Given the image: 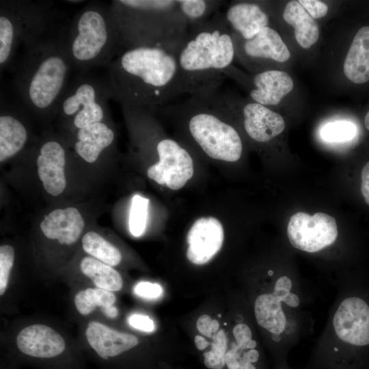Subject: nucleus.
Instances as JSON below:
<instances>
[{"label": "nucleus", "instance_id": "nucleus-1", "mask_svg": "<svg viewBox=\"0 0 369 369\" xmlns=\"http://www.w3.org/2000/svg\"><path fill=\"white\" fill-rule=\"evenodd\" d=\"M107 66L111 95L122 107L152 113L184 94L177 53L166 48L123 49Z\"/></svg>", "mask_w": 369, "mask_h": 369}, {"label": "nucleus", "instance_id": "nucleus-2", "mask_svg": "<svg viewBox=\"0 0 369 369\" xmlns=\"http://www.w3.org/2000/svg\"><path fill=\"white\" fill-rule=\"evenodd\" d=\"M328 318L312 348V369H361L369 348V302L337 279Z\"/></svg>", "mask_w": 369, "mask_h": 369}, {"label": "nucleus", "instance_id": "nucleus-3", "mask_svg": "<svg viewBox=\"0 0 369 369\" xmlns=\"http://www.w3.org/2000/svg\"><path fill=\"white\" fill-rule=\"evenodd\" d=\"M236 55L232 33L223 12L189 29L178 54L184 94L208 96L218 92Z\"/></svg>", "mask_w": 369, "mask_h": 369}, {"label": "nucleus", "instance_id": "nucleus-4", "mask_svg": "<svg viewBox=\"0 0 369 369\" xmlns=\"http://www.w3.org/2000/svg\"><path fill=\"white\" fill-rule=\"evenodd\" d=\"M111 9L122 50L161 46L178 54L189 31L176 0L115 1Z\"/></svg>", "mask_w": 369, "mask_h": 369}, {"label": "nucleus", "instance_id": "nucleus-5", "mask_svg": "<svg viewBox=\"0 0 369 369\" xmlns=\"http://www.w3.org/2000/svg\"><path fill=\"white\" fill-rule=\"evenodd\" d=\"M159 111L185 124L189 136L210 158L227 162L241 158L242 139L229 122L232 112L220 92L208 96H190Z\"/></svg>", "mask_w": 369, "mask_h": 369}, {"label": "nucleus", "instance_id": "nucleus-6", "mask_svg": "<svg viewBox=\"0 0 369 369\" xmlns=\"http://www.w3.org/2000/svg\"><path fill=\"white\" fill-rule=\"evenodd\" d=\"M2 355L18 367L38 369H88L77 339L52 322L26 320L13 327Z\"/></svg>", "mask_w": 369, "mask_h": 369}, {"label": "nucleus", "instance_id": "nucleus-7", "mask_svg": "<svg viewBox=\"0 0 369 369\" xmlns=\"http://www.w3.org/2000/svg\"><path fill=\"white\" fill-rule=\"evenodd\" d=\"M71 65L62 41L39 37L29 42L16 85L25 107L40 113L59 107Z\"/></svg>", "mask_w": 369, "mask_h": 369}, {"label": "nucleus", "instance_id": "nucleus-8", "mask_svg": "<svg viewBox=\"0 0 369 369\" xmlns=\"http://www.w3.org/2000/svg\"><path fill=\"white\" fill-rule=\"evenodd\" d=\"M62 44L71 64L78 68L107 65L122 51L111 9L96 3L83 8Z\"/></svg>", "mask_w": 369, "mask_h": 369}, {"label": "nucleus", "instance_id": "nucleus-9", "mask_svg": "<svg viewBox=\"0 0 369 369\" xmlns=\"http://www.w3.org/2000/svg\"><path fill=\"white\" fill-rule=\"evenodd\" d=\"M70 91L64 94L59 108L66 116H73L78 129L101 122L105 116L107 96H111L109 83L89 77H79Z\"/></svg>", "mask_w": 369, "mask_h": 369}, {"label": "nucleus", "instance_id": "nucleus-10", "mask_svg": "<svg viewBox=\"0 0 369 369\" xmlns=\"http://www.w3.org/2000/svg\"><path fill=\"white\" fill-rule=\"evenodd\" d=\"M287 236L293 248L314 254L331 247L338 237L336 219L323 213L313 215L299 212L290 219Z\"/></svg>", "mask_w": 369, "mask_h": 369}, {"label": "nucleus", "instance_id": "nucleus-11", "mask_svg": "<svg viewBox=\"0 0 369 369\" xmlns=\"http://www.w3.org/2000/svg\"><path fill=\"white\" fill-rule=\"evenodd\" d=\"M156 150L159 160L148 168V176L171 189H180L193 174L191 154L176 141L167 137L157 142Z\"/></svg>", "mask_w": 369, "mask_h": 369}, {"label": "nucleus", "instance_id": "nucleus-12", "mask_svg": "<svg viewBox=\"0 0 369 369\" xmlns=\"http://www.w3.org/2000/svg\"><path fill=\"white\" fill-rule=\"evenodd\" d=\"M220 94L225 102L239 108L245 132L255 141L268 142L284 130L282 116L269 107L254 101L238 102L232 95Z\"/></svg>", "mask_w": 369, "mask_h": 369}, {"label": "nucleus", "instance_id": "nucleus-13", "mask_svg": "<svg viewBox=\"0 0 369 369\" xmlns=\"http://www.w3.org/2000/svg\"><path fill=\"white\" fill-rule=\"evenodd\" d=\"M223 238V226L217 219L213 217L198 219L187 234L188 260L195 264L207 263L221 248Z\"/></svg>", "mask_w": 369, "mask_h": 369}, {"label": "nucleus", "instance_id": "nucleus-14", "mask_svg": "<svg viewBox=\"0 0 369 369\" xmlns=\"http://www.w3.org/2000/svg\"><path fill=\"white\" fill-rule=\"evenodd\" d=\"M236 54L249 60L285 62L290 53L279 34L270 27L261 29L253 38L243 40L233 34Z\"/></svg>", "mask_w": 369, "mask_h": 369}, {"label": "nucleus", "instance_id": "nucleus-15", "mask_svg": "<svg viewBox=\"0 0 369 369\" xmlns=\"http://www.w3.org/2000/svg\"><path fill=\"white\" fill-rule=\"evenodd\" d=\"M223 14L232 34L243 40L253 38L261 29L269 27L268 14L256 3L232 2Z\"/></svg>", "mask_w": 369, "mask_h": 369}, {"label": "nucleus", "instance_id": "nucleus-16", "mask_svg": "<svg viewBox=\"0 0 369 369\" xmlns=\"http://www.w3.org/2000/svg\"><path fill=\"white\" fill-rule=\"evenodd\" d=\"M84 225V220L79 210L68 207L51 211L44 216L40 226L48 239L57 241L60 245L69 246L79 240Z\"/></svg>", "mask_w": 369, "mask_h": 369}, {"label": "nucleus", "instance_id": "nucleus-17", "mask_svg": "<svg viewBox=\"0 0 369 369\" xmlns=\"http://www.w3.org/2000/svg\"><path fill=\"white\" fill-rule=\"evenodd\" d=\"M38 173L44 189L52 195L62 193L66 188L65 151L55 141L44 144L37 159Z\"/></svg>", "mask_w": 369, "mask_h": 369}, {"label": "nucleus", "instance_id": "nucleus-18", "mask_svg": "<svg viewBox=\"0 0 369 369\" xmlns=\"http://www.w3.org/2000/svg\"><path fill=\"white\" fill-rule=\"evenodd\" d=\"M251 84L249 96L254 102L266 107L278 105L294 86L290 76L277 70H266L256 74L251 79Z\"/></svg>", "mask_w": 369, "mask_h": 369}, {"label": "nucleus", "instance_id": "nucleus-19", "mask_svg": "<svg viewBox=\"0 0 369 369\" xmlns=\"http://www.w3.org/2000/svg\"><path fill=\"white\" fill-rule=\"evenodd\" d=\"M346 77L354 83L369 81V27L360 28L355 34L343 66Z\"/></svg>", "mask_w": 369, "mask_h": 369}, {"label": "nucleus", "instance_id": "nucleus-20", "mask_svg": "<svg viewBox=\"0 0 369 369\" xmlns=\"http://www.w3.org/2000/svg\"><path fill=\"white\" fill-rule=\"evenodd\" d=\"M114 136L113 130L105 123H94L78 129L74 150L86 162L94 163L100 152L112 144Z\"/></svg>", "mask_w": 369, "mask_h": 369}, {"label": "nucleus", "instance_id": "nucleus-21", "mask_svg": "<svg viewBox=\"0 0 369 369\" xmlns=\"http://www.w3.org/2000/svg\"><path fill=\"white\" fill-rule=\"evenodd\" d=\"M79 270L87 280L83 287H94L113 292L120 291L123 287V279L118 271L92 256H85L81 260Z\"/></svg>", "mask_w": 369, "mask_h": 369}, {"label": "nucleus", "instance_id": "nucleus-22", "mask_svg": "<svg viewBox=\"0 0 369 369\" xmlns=\"http://www.w3.org/2000/svg\"><path fill=\"white\" fill-rule=\"evenodd\" d=\"M283 18L294 27L295 39L302 48L309 49L318 41V26L299 1H290L286 4Z\"/></svg>", "mask_w": 369, "mask_h": 369}, {"label": "nucleus", "instance_id": "nucleus-23", "mask_svg": "<svg viewBox=\"0 0 369 369\" xmlns=\"http://www.w3.org/2000/svg\"><path fill=\"white\" fill-rule=\"evenodd\" d=\"M27 139V130L23 124L10 113L0 116V161L18 153L25 146Z\"/></svg>", "mask_w": 369, "mask_h": 369}, {"label": "nucleus", "instance_id": "nucleus-24", "mask_svg": "<svg viewBox=\"0 0 369 369\" xmlns=\"http://www.w3.org/2000/svg\"><path fill=\"white\" fill-rule=\"evenodd\" d=\"M116 297L114 292L94 287L79 288L73 297V305L81 316H90L98 310L102 315L114 305Z\"/></svg>", "mask_w": 369, "mask_h": 369}, {"label": "nucleus", "instance_id": "nucleus-25", "mask_svg": "<svg viewBox=\"0 0 369 369\" xmlns=\"http://www.w3.org/2000/svg\"><path fill=\"white\" fill-rule=\"evenodd\" d=\"M223 2L221 0H176L178 10L189 29L210 20L219 12Z\"/></svg>", "mask_w": 369, "mask_h": 369}, {"label": "nucleus", "instance_id": "nucleus-26", "mask_svg": "<svg viewBox=\"0 0 369 369\" xmlns=\"http://www.w3.org/2000/svg\"><path fill=\"white\" fill-rule=\"evenodd\" d=\"M82 247L90 256L112 267L122 260L120 250L96 232L90 231L83 235Z\"/></svg>", "mask_w": 369, "mask_h": 369}, {"label": "nucleus", "instance_id": "nucleus-27", "mask_svg": "<svg viewBox=\"0 0 369 369\" xmlns=\"http://www.w3.org/2000/svg\"><path fill=\"white\" fill-rule=\"evenodd\" d=\"M17 44L10 17L5 10L1 7L0 14V65L1 69L10 63Z\"/></svg>", "mask_w": 369, "mask_h": 369}, {"label": "nucleus", "instance_id": "nucleus-28", "mask_svg": "<svg viewBox=\"0 0 369 369\" xmlns=\"http://www.w3.org/2000/svg\"><path fill=\"white\" fill-rule=\"evenodd\" d=\"M15 251L8 244L0 246V297L1 303L12 295V274L14 264Z\"/></svg>", "mask_w": 369, "mask_h": 369}, {"label": "nucleus", "instance_id": "nucleus-29", "mask_svg": "<svg viewBox=\"0 0 369 369\" xmlns=\"http://www.w3.org/2000/svg\"><path fill=\"white\" fill-rule=\"evenodd\" d=\"M149 200L139 195L133 197L129 216V230L136 237L141 236L146 227Z\"/></svg>", "mask_w": 369, "mask_h": 369}, {"label": "nucleus", "instance_id": "nucleus-30", "mask_svg": "<svg viewBox=\"0 0 369 369\" xmlns=\"http://www.w3.org/2000/svg\"><path fill=\"white\" fill-rule=\"evenodd\" d=\"M228 340L226 333L221 329L213 336L211 351L204 353V364L210 369H222L225 365Z\"/></svg>", "mask_w": 369, "mask_h": 369}, {"label": "nucleus", "instance_id": "nucleus-31", "mask_svg": "<svg viewBox=\"0 0 369 369\" xmlns=\"http://www.w3.org/2000/svg\"><path fill=\"white\" fill-rule=\"evenodd\" d=\"M355 126L346 121L328 123L321 131L322 137L329 142H342L349 140L355 135Z\"/></svg>", "mask_w": 369, "mask_h": 369}, {"label": "nucleus", "instance_id": "nucleus-32", "mask_svg": "<svg viewBox=\"0 0 369 369\" xmlns=\"http://www.w3.org/2000/svg\"><path fill=\"white\" fill-rule=\"evenodd\" d=\"M162 292L163 289L160 285L148 282H141L134 287L135 295L144 298H156Z\"/></svg>", "mask_w": 369, "mask_h": 369}, {"label": "nucleus", "instance_id": "nucleus-33", "mask_svg": "<svg viewBox=\"0 0 369 369\" xmlns=\"http://www.w3.org/2000/svg\"><path fill=\"white\" fill-rule=\"evenodd\" d=\"M299 3L313 18L325 16L328 12L327 5L318 0H299Z\"/></svg>", "mask_w": 369, "mask_h": 369}, {"label": "nucleus", "instance_id": "nucleus-34", "mask_svg": "<svg viewBox=\"0 0 369 369\" xmlns=\"http://www.w3.org/2000/svg\"><path fill=\"white\" fill-rule=\"evenodd\" d=\"M129 325L139 330L151 332L154 329L153 320L148 316L139 314H133L128 317Z\"/></svg>", "mask_w": 369, "mask_h": 369}, {"label": "nucleus", "instance_id": "nucleus-35", "mask_svg": "<svg viewBox=\"0 0 369 369\" xmlns=\"http://www.w3.org/2000/svg\"><path fill=\"white\" fill-rule=\"evenodd\" d=\"M361 192L365 202L369 205V161L364 166L361 174Z\"/></svg>", "mask_w": 369, "mask_h": 369}, {"label": "nucleus", "instance_id": "nucleus-36", "mask_svg": "<svg viewBox=\"0 0 369 369\" xmlns=\"http://www.w3.org/2000/svg\"><path fill=\"white\" fill-rule=\"evenodd\" d=\"M212 320H213L211 318L206 314L202 315L197 320V328L198 331L202 334L208 338H211L213 336V333L211 331Z\"/></svg>", "mask_w": 369, "mask_h": 369}, {"label": "nucleus", "instance_id": "nucleus-37", "mask_svg": "<svg viewBox=\"0 0 369 369\" xmlns=\"http://www.w3.org/2000/svg\"><path fill=\"white\" fill-rule=\"evenodd\" d=\"M194 342L198 350H204L209 345V342L200 336H196L194 338Z\"/></svg>", "mask_w": 369, "mask_h": 369}, {"label": "nucleus", "instance_id": "nucleus-38", "mask_svg": "<svg viewBox=\"0 0 369 369\" xmlns=\"http://www.w3.org/2000/svg\"><path fill=\"white\" fill-rule=\"evenodd\" d=\"M18 367L8 361L4 357H1V369H17Z\"/></svg>", "mask_w": 369, "mask_h": 369}, {"label": "nucleus", "instance_id": "nucleus-39", "mask_svg": "<svg viewBox=\"0 0 369 369\" xmlns=\"http://www.w3.org/2000/svg\"><path fill=\"white\" fill-rule=\"evenodd\" d=\"M219 327V322L217 320L213 319L211 323V331H212L213 334H215V333L218 331Z\"/></svg>", "mask_w": 369, "mask_h": 369}, {"label": "nucleus", "instance_id": "nucleus-40", "mask_svg": "<svg viewBox=\"0 0 369 369\" xmlns=\"http://www.w3.org/2000/svg\"><path fill=\"white\" fill-rule=\"evenodd\" d=\"M275 369H292V368H291L288 366V363H285V364H281L275 365ZM303 369H312V368L307 366L306 368H303Z\"/></svg>", "mask_w": 369, "mask_h": 369}, {"label": "nucleus", "instance_id": "nucleus-41", "mask_svg": "<svg viewBox=\"0 0 369 369\" xmlns=\"http://www.w3.org/2000/svg\"><path fill=\"white\" fill-rule=\"evenodd\" d=\"M364 124L366 128L369 131V111L365 116Z\"/></svg>", "mask_w": 369, "mask_h": 369}, {"label": "nucleus", "instance_id": "nucleus-42", "mask_svg": "<svg viewBox=\"0 0 369 369\" xmlns=\"http://www.w3.org/2000/svg\"><path fill=\"white\" fill-rule=\"evenodd\" d=\"M234 369H245V365L240 363Z\"/></svg>", "mask_w": 369, "mask_h": 369}, {"label": "nucleus", "instance_id": "nucleus-43", "mask_svg": "<svg viewBox=\"0 0 369 369\" xmlns=\"http://www.w3.org/2000/svg\"><path fill=\"white\" fill-rule=\"evenodd\" d=\"M223 324H224V325H227V323H224Z\"/></svg>", "mask_w": 369, "mask_h": 369}]
</instances>
